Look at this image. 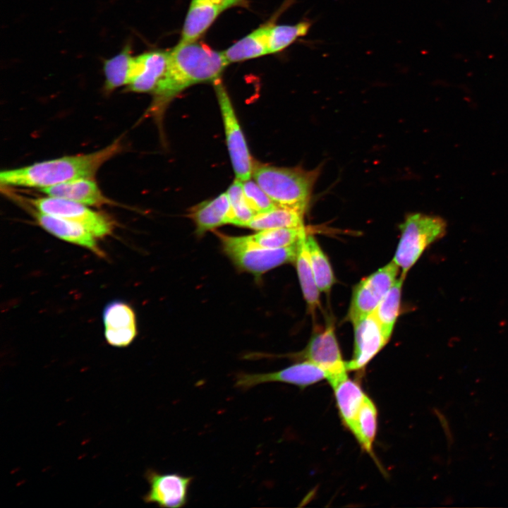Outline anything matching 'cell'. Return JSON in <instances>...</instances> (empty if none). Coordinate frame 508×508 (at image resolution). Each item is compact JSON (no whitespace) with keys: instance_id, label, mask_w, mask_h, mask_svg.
I'll use <instances>...</instances> for the list:
<instances>
[{"instance_id":"obj_10","label":"cell","mask_w":508,"mask_h":508,"mask_svg":"<svg viewBox=\"0 0 508 508\" xmlns=\"http://www.w3.org/2000/svg\"><path fill=\"white\" fill-rule=\"evenodd\" d=\"M324 379L327 380V375L323 369L312 362L304 361L271 373H240L236 378L235 386L246 390L258 385L277 382L303 388Z\"/></svg>"},{"instance_id":"obj_14","label":"cell","mask_w":508,"mask_h":508,"mask_svg":"<svg viewBox=\"0 0 508 508\" xmlns=\"http://www.w3.org/2000/svg\"><path fill=\"white\" fill-rule=\"evenodd\" d=\"M35 222L46 231L64 241L83 247L101 258L105 254L97 242V237L83 226L73 222L48 214L33 208Z\"/></svg>"},{"instance_id":"obj_25","label":"cell","mask_w":508,"mask_h":508,"mask_svg":"<svg viewBox=\"0 0 508 508\" xmlns=\"http://www.w3.org/2000/svg\"><path fill=\"white\" fill-rule=\"evenodd\" d=\"M377 427V410L374 402L366 396L351 432L367 452L372 454Z\"/></svg>"},{"instance_id":"obj_31","label":"cell","mask_w":508,"mask_h":508,"mask_svg":"<svg viewBox=\"0 0 508 508\" xmlns=\"http://www.w3.org/2000/svg\"><path fill=\"white\" fill-rule=\"evenodd\" d=\"M210 1L217 4L224 8V9L233 7V6H246L247 2L246 0H210Z\"/></svg>"},{"instance_id":"obj_19","label":"cell","mask_w":508,"mask_h":508,"mask_svg":"<svg viewBox=\"0 0 508 508\" xmlns=\"http://www.w3.org/2000/svg\"><path fill=\"white\" fill-rule=\"evenodd\" d=\"M230 204L226 193L215 198L195 205L189 216L193 220L196 233L202 235L206 231L229 224Z\"/></svg>"},{"instance_id":"obj_27","label":"cell","mask_w":508,"mask_h":508,"mask_svg":"<svg viewBox=\"0 0 508 508\" xmlns=\"http://www.w3.org/2000/svg\"><path fill=\"white\" fill-rule=\"evenodd\" d=\"M305 244L317 286L320 291L328 292L334 283V276L331 265L312 235L306 236Z\"/></svg>"},{"instance_id":"obj_6","label":"cell","mask_w":508,"mask_h":508,"mask_svg":"<svg viewBox=\"0 0 508 508\" xmlns=\"http://www.w3.org/2000/svg\"><path fill=\"white\" fill-rule=\"evenodd\" d=\"M29 203L38 211L83 226L97 238L110 235L114 228V221L109 216L75 201L47 196L30 199Z\"/></svg>"},{"instance_id":"obj_21","label":"cell","mask_w":508,"mask_h":508,"mask_svg":"<svg viewBox=\"0 0 508 508\" xmlns=\"http://www.w3.org/2000/svg\"><path fill=\"white\" fill-rule=\"evenodd\" d=\"M135 56L131 55V44H128L113 57L104 61L105 76L104 90L111 92L131 81Z\"/></svg>"},{"instance_id":"obj_23","label":"cell","mask_w":508,"mask_h":508,"mask_svg":"<svg viewBox=\"0 0 508 508\" xmlns=\"http://www.w3.org/2000/svg\"><path fill=\"white\" fill-rule=\"evenodd\" d=\"M404 278L396 279L373 313L377 321L381 332L389 341L400 310L401 289Z\"/></svg>"},{"instance_id":"obj_2","label":"cell","mask_w":508,"mask_h":508,"mask_svg":"<svg viewBox=\"0 0 508 508\" xmlns=\"http://www.w3.org/2000/svg\"><path fill=\"white\" fill-rule=\"evenodd\" d=\"M120 138L107 147L88 154L65 156L4 170L0 183L4 186L44 188L71 180L95 179L99 169L122 150Z\"/></svg>"},{"instance_id":"obj_20","label":"cell","mask_w":508,"mask_h":508,"mask_svg":"<svg viewBox=\"0 0 508 508\" xmlns=\"http://www.w3.org/2000/svg\"><path fill=\"white\" fill-rule=\"evenodd\" d=\"M270 24L260 27L223 52L229 63L239 62L270 54Z\"/></svg>"},{"instance_id":"obj_12","label":"cell","mask_w":508,"mask_h":508,"mask_svg":"<svg viewBox=\"0 0 508 508\" xmlns=\"http://www.w3.org/2000/svg\"><path fill=\"white\" fill-rule=\"evenodd\" d=\"M354 349L346 363L348 371L364 368L388 341L373 313L354 322Z\"/></svg>"},{"instance_id":"obj_22","label":"cell","mask_w":508,"mask_h":508,"mask_svg":"<svg viewBox=\"0 0 508 508\" xmlns=\"http://www.w3.org/2000/svg\"><path fill=\"white\" fill-rule=\"evenodd\" d=\"M303 215L304 213L298 210L276 206L269 211L255 214L246 227L261 231L303 226Z\"/></svg>"},{"instance_id":"obj_28","label":"cell","mask_w":508,"mask_h":508,"mask_svg":"<svg viewBox=\"0 0 508 508\" xmlns=\"http://www.w3.org/2000/svg\"><path fill=\"white\" fill-rule=\"evenodd\" d=\"M312 23L303 20L294 25L270 24L268 44L270 54L279 52L308 32Z\"/></svg>"},{"instance_id":"obj_7","label":"cell","mask_w":508,"mask_h":508,"mask_svg":"<svg viewBox=\"0 0 508 508\" xmlns=\"http://www.w3.org/2000/svg\"><path fill=\"white\" fill-rule=\"evenodd\" d=\"M222 116L226 145L236 179L244 181L253 175V164L243 133L227 92L221 81L214 83Z\"/></svg>"},{"instance_id":"obj_24","label":"cell","mask_w":508,"mask_h":508,"mask_svg":"<svg viewBox=\"0 0 508 508\" xmlns=\"http://www.w3.org/2000/svg\"><path fill=\"white\" fill-rule=\"evenodd\" d=\"M306 236L301 238L298 242L297 256L294 262L303 297L310 309L314 311L320 306V291L317 286L306 247Z\"/></svg>"},{"instance_id":"obj_15","label":"cell","mask_w":508,"mask_h":508,"mask_svg":"<svg viewBox=\"0 0 508 508\" xmlns=\"http://www.w3.org/2000/svg\"><path fill=\"white\" fill-rule=\"evenodd\" d=\"M169 51L154 50L135 56L133 76L127 90L152 93L164 77L168 66Z\"/></svg>"},{"instance_id":"obj_16","label":"cell","mask_w":508,"mask_h":508,"mask_svg":"<svg viewBox=\"0 0 508 508\" xmlns=\"http://www.w3.org/2000/svg\"><path fill=\"white\" fill-rule=\"evenodd\" d=\"M40 190L47 196L66 199L87 206L100 207L111 202L104 195L95 179H77Z\"/></svg>"},{"instance_id":"obj_29","label":"cell","mask_w":508,"mask_h":508,"mask_svg":"<svg viewBox=\"0 0 508 508\" xmlns=\"http://www.w3.org/2000/svg\"><path fill=\"white\" fill-rule=\"evenodd\" d=\"M226 193L230 204L229 224L246 227L255 214L245 199L242 181L236 179Z\"/></svg>"},{"instance_id":"obj_26","label":"cell","mask_w":508,"mask_h":508,"mask_svg":"<svg viewBox=\"0 0 508 508\" xmlns=\"http://www.w3.org/2000/svg\"><path fill=\"white\" fill-rule=\"evenodd\" d=\"M306 235L308 231L303 226L261 230L247 236L252 242L260 247L275 249L294 245Z\"/></svg>"},{"instance_id":"obj_13","label":"cell","mask_w":508,"mask_h":508,"mask_svg":"<svg viewBox=\"0 0 508 508\" xmlns=\"http://www.w3.org/2000/svg\"><path fill=\"white\" fill-rule=\"evenodd\" d=\"M104 337L107 343L116 347L128 346L137 334L135 315L127 303L114 301L102 313Z\"/></svg>"},{"instance_id":"obj_30","label":"cell","mask_w":508,"mask_h":508,"mask_svg":"<svg viewBox=\"0 0 508 508\" xmlns=\"http://www.w3.org/2000/svg\"><path fill=\"white\" fill-rule=\"evenodd\" d=\"M242 188L245 199L255 214L277 206L255 181L250 179L242 181Z\"/></svg>"},{"instance_id":"obj_4","label":"cell","mask_w":508,"mask_h":508,"mask_svg":"<svg viewBox=\"0 0 508 508\" xmlns=\"http://www.w3.org/2000/svg\"><path fill=\"white\" fill-rule=\"evenodd\" d=\"M223 250L241 270L261 276L281 265L295 262L299 241L281 248H265L252 242L248 236H234L217 233Z\"/></svg>"},{"instance_id":"obj_17","label":"cell","mask_w":508,"mask_h":508,"mask_svg":"<svg viewBox=\"0 0 508 508\" xmlns=\"http://www.w3.org/2000/svg\"><path fill=\"white\" fill-rule=\"evenodd\" d=\"M224 10L210 0H192L184 21L180 42L197 41Z\"/></svg>"},{"instance_id":"obj_8","label":"cell","mask_w":508,"mask_h":508,"mask_svg":"<svg viewBox=\"0 0 508 508\" xmlns=\"http://www.w3.org/2000/svg\"><path fill=\"white\" fill-rule=\"evenodd\" d=\"M399 270V266L392 261L356 286L348 314L352 323L373 313L395 282Z\"/></svg>"},{"instance_id":"obj_1","label":"cell","mask_w":508,"mask_h":508,"mask_svg":"<svg viewBox=\"0 0 508 508\" xmlns=\"http://www.w3.org/2000/svg\"><path fill=\"white\" fill-rule=\"evenodd\" d=\"M229 64L223 52L197 41L180 42L169 51L167 71L152 93L151 111L161 114L174 97L193 85L214 83Z\"/></svg>"},{"instance_id":"obj_18","label":"cell","mask_w":508,"mask_h":508,"mask_svg":"<svg viewBox=\"0 0 508 508\" xmlns=\"http://www.w3.org/2000/svg\"><path fill=\"white\" fill-rule=\"evenodd\" d=\"M341 419L352 430L358 413L366 397L361 385L346 375L331 385Z\"/></svg>"},{"instance_id":"obj_3","label":"cell","mask_w":508,"mask_h":508,"mask_svg":"<svg viewBox=\"0 0 508 508\" xmlns=\"http://www.w3.org/2000/svg\"><path fill=\"white\" fill-rule=\"evenodd\" d=\"M318 170L284 168L267 164L253 166L254 180L277 206L305 214Z\"/></svg>"},{"instance_id":"obj_5","label":"cell","mask_w":508,"mask_h":508,"mask_svg":"<svg viewBox=\"0 0 508 508\" xmlns=\"http://www.w3.org/2000/svg\"><path fill=\"white\" fill-rule=\"evenodd\" d=\"M447 222L439 216L421 213L409 214L400 225L401 238L392 260L401 270L405 278L425 250L442 238Z\"/></svg>"},{"instance_id":"obj_9","label":"cell","mask_w":508,"mask_h":508,"mask_svg":"<svg viewBox=\"0 0 508 508\" xmlns=\"http://www.w3.org/2000/svg\"><path fill=\"white\" fill-rule=\"evenodd\" d=\"M301 357L323 369L330 385L347 375L346 363L342 358L332 325L312 336Z\"/></svg>"},{"instance_id":"obj_11","label":"cell","mask_w":508,"mask_h":508,"mask_svg":"<svg viewBox=\"0 0 508 508\" xmlns=\"http://www.w3.org/2000/svg\"><path fill=\"white\" fill-rule=\"evenodd\" d=\"M145 476L150 486L143 496L145 503L172 508L182 507L187 504L192 477L176 473H162L152 469L147 470Z\"/></svg>"}]
</instances>
